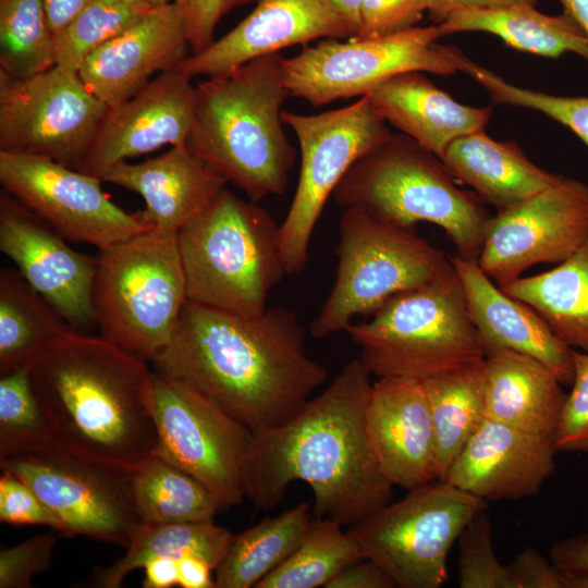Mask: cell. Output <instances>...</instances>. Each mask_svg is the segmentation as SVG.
<instances>
[{
    "instance_id": "obj_1",
    "label": "cell",
    "mask_w": 588,
    "mask_h": 588,
    "mask_svg": "<svg viewBox=\"0 0 588 588\" xmlns=\"http://www.w3.org/2000/svg\"><path fill=\"white\" fill-rule=\"evenodd\" d=\"M208 396L253 432L293 419L328 379L284 307L238 315L186 301L170 343L151 362Z\"/></svg>"
},
{
    "instance_id": "obj_2",
    "label": "cell",
    "mask_w": 588,
    "mask_h": 588,
    "mask_svg": "<svg viewBox=\"0 0 588 588\" xmlns=\"http://www.w3.org/2000/svg\"><path fill=\"white\" fill-rule=\"evenodd\" d=\"M370 376L355 357L293 419L254 432L246 490L256 509H274L297 480L313 490L315 516L342 526L391 502L394 486L380 470L366 428Z\"/></svg>"
},
{
    "instance_id": "obj_3",
    "label": "cell",
    "mask_w": 588,
    "mask_h": 588,
    "mask_svg": "<svg viewBox=\"0 0 588 588\" xmlns=\"http://www.w3.org/2000/svg\"><path fill=\"white\" fill-rule=\"evenodd\" d=\"M146 362L91 333L70 330L52 342L28 371L57 444L128 470L154 455Z\"/></svg>"
},
{
    "instance_id": "obj_4",
    "label": "cell",
    "mask_w": 588,
    "mask_h": 588,
    "mask_svg": "<svg viewBox=\"0 0 588 588\" xmlns=\"http://www.w3.org/2000/svg\"><path fill=\"white\" fill-rule=\"evenodd\" d=\"M283 58L264 56L195 86L186 147L255 201L282 195L296 161L282 120L291 96Z\"/></svg>"
},
{
    "instance_id": "obj_5",
    "label": "cell",
    "mask_w": 588,
    "mask_h": 588,
    "mask_svg": "<svg viewBox=\"0 0 588 588\" xmlns=\"http://www.w3.org/2000/svg\"><path fill=\"white\" fill-rule=\"evenodd\" d=\"M176 236L189 302L259 315L287 274L279 224L255 200H245L226 187Z\"/></svg>"
},
{
    "instance_id": "obj_6",
    "label": "cell",
    "mask_w": 588,
    "mask_h": 588,
    "mask_svg": "<svg viewBox=\"0 0 588 588\" xmlns=\"http://www.w3.org/2000/svg\"><path fill=\"white\" fill-rule=\"evenodd\" d=\"M334 201L360 207L406 228H441L457 255L477 261L489 216L481 200L458 188L442 160L406 134H392L358 159L333 191Z\"/></svg>"
},
{
    "instance_id": "obj_7",
    "label": "cell",
    "mask_w": 588,
    "mask_h": 588,
    "mask_svg": "<svg viewBox=\"0 0 588 588\" xmlns=\"http://www.w3.org/2000/svg\"><path fill=\"white\" fill-rule=\"evenodd\" d=\"M378 378L424 380L486 357L462 281L451 264L436 279L402 292L370 320L345 330Z\"/></svg>"
},
{
    "instance_id": "obj_8",
    "label": "cell",
    "mask_w": 588,
    "mask_h": 588,
    "mask_svg": "<svg viewBox=\"0 0 588 588\" xmlns=\"http://www.w3.org/2000/svg\"><path fill=\"white\" fill-rule=\"evenodd\" d=\"M177 232L149 229L99 249L94 308L101 336L152 362L187 301Z\"/></svg>"
},
{
    "instance_id": "obj_9",
    "label": "cell",
    "mask_w": 588,
    "mask_h": 588,
    "mask_svg": "<svg viewBox=\"0 0 588 588\" xmlns=\"http://www.w3.org/2000/svg\"><path fill=\"white\" fill-rule=\"evenodd\" d=\"M336 256L334 283L310 324L315 339L345 331L354 318L373 314L391 297L429 283L451 266L415 228L355 206L341 215Z\"/></svg>"
},
{
    "instance_id": "obj_10",
    "label": "cell",
    "mask_w": 588,
    "mask_h": 588,
    "mask_svg": "<svg viewBox=\"0 0 588 588\" xmlns=\"http://www.w3.org/2000/svg\"><path fill=\"white\" fill-rule=\"evenodd\" d=\"M487 502L446 480L408 490L395 503L348 527L363 559L381 566L400 588H439L450 549Z\"/></svg>"
},
{
    "instance_id": "obj_11",
    "label": "cell",
    "mask_w": 588,
    "mask_h": 588,
    "mask_svg": "<svg viewBox=\"0 0 588 588\" xmlns=\"http://www.w3.org/2000/svg\"><path fill=\"white\" fill-rule=\"evenodd\" d=\"M0 468L36 493L63 536L126 548L144 523L134 499L133 470L57 443L0 457Z\"/></svg>"
},
{
    "instance_id": "obj_12",
    "label": "cell",
    "mask_w": 588,
    "mask_h": 588,
    "mask_svg": "<svg viewBox=\"0 0 588 588\" xmlns=\"http://www.w3.org/2000/svg\"><path fill=\"white\" fill-rule=\"evenodd\" d=\"M282 120L294 132L301 150L295 194L279 224L283 266L287 274H296L307 266L310 240L327 199L351 167L391 132L366 96L318 114L283 110Z\"/></svg>"
},
{
    "instance_id": "obj_13",
    "label": "cell",
    "mask_w": 588,
    "mask_h": 588,
    "mask_svg": "<svg viewBox=\"0 0 588 588\" xmlns=\"http://www.w3.org/2000/svg\"><path fill=\"white\" fill-rule=\"evenodd\" d=\"M439 25L412 27L376 38H326L283 58L290 95L314 107L366 96L384 81L412 71L451 75L460 71V49L443 46Z\"/></svg>"
},
{
    "instance_id": "obj_14",
    "label": "cell",
    "mask_w": 588,
    "mask_h": 588,
    "mask_svg": "<svg viewBox=\"0 0 588 588\" xmlns=\"http://www.w3.org/2000/svg\"><path fill=\"white\" fill-rule=\"evenodd\" d=\"M155 454L188 473L226 507L247 498L254 432L191 384L154 371Z\"/></svg>"
},
{
    "instance_id": "obj_15",
    "label": "cell",
    "mask_w": 588,
    "mask_h": 588,
    "mask_svg": "<svg viewBox=\"0 0 588 588\" xmlns=\"http://www.w3.org/2000/svg\"><path fill=\"white\" fill-rule=\"evenodd\" d=\"M78 72L59 65L19 78L0 71V151L77 169L107 110Z\"/></svg>"
},
{
    "instance_id": "obj_16",
    "label": "cell",
    "mask_w": 588,
    "mask_h": 588,
    "mask_svg": "<svg viewBox=\"0 0 588 588\" xmlns=\"http://www.w3.org/2000/svg\"><path fill=\"white\" fill-rule=\"evenodd\" d=\"M0 183L68 241L102 249L151 229L112 203L99 177L47 157L0 151Z\"/></svg>"
},
{
    "instance_id": "obj_17",
    "label": "cell",
    "mask_w": 588,
    "mask_h": 588,
    "mask_svg": "<svg viewBox=\"0 0 588 588\" xmlns=\"http://www.w3.org/2000/svg\"><path fill=\"white\" fill-rule=\"evenodd\" d=\"M588 236V185L562 176L490 217L477 264L502 285L537 264H560Z\"/></svg>"
},
{
    "instance_id": "obj_18",
    "label": "cell",
    "mask_w": 588,
    "mask_h": 588,
    "mask_svg": "<svg viewBox=\"0 0 588 588\" xmlns=\"http://www.w3.org/2000/svg\"><path fill=\"white\" fill-rule=\"evenodd\" d=\"M61 234L4 189L0 194V250L61 315L71 330L97 328V257L73 249Z\"/></svg>"
},
{
    "instance_id": "obj_19",
    "label": "cell",
    "mask_w": 588,
    "mask_h": 588,
    "mask_svg": "<svg viewBox=\"0 0 588 588\" xmlns=\"http://www.w3.org/2000/svg\"><path fill=\"white\" fill-rule=\"evenodd\" d=\"M192 78L176 69L166 71L128 99L107 107L76 170L100 179L121 161L166 145L184 146L195 112L196 89Z\"/></svg>"
},
{
    "instance_id": "obj_20",
    "label": "cell",
    "mask_w": 588,
    "mask_h": 588,
    "mask_svg": "<svg viewBox=\"0 0 588 588\" xmlns=\"http://www.w3.org/2000/svg\"><path fill=\"white\" fill-rule=\"evenodd\" d=\"M326 38H352L346 22L326 0H257L234 28L176 70L191 77L222 76L257 58Z\"/></svg>"
},
{
    "instance_id": "obj_21",
    "label": "cell",
    "mask_w": 588,
    "mask_h": 588,
    "mask_svg": "<svg viewBox=\"0 0 588 588\" xmlns=\"http://www.w3.org/2000/svg\"><path fill=\"white\" fill-rule=\"evenodd\" d=\"M191 56L183 17L175 3L155 8L89 54L78 70L103 103L118 105L158 74Z\"/></svg>"
},
{
    "instance_id": "obj_22",
    "label": "cell",
    "mask_w": 588,
    "mask_h": 588,
    "mask_svg": "<svg viewBox=\"0 0 588 588\" xmlns=\"http://www.w3.org/2000/svg\"><path fill=\"white\" fill-rule=\"evenodd\" d=\"M369 442L383 476L407 490L437 480L436 442L422 382L379 378L366 414Z\"/></svg>"
},
{
    "instance_id": "obj_23",
    "label": "cell",
    "mask_w": 588,
    "mask_h": 588,
    "mask_svg": "<svg viewBox=\"0 0 588 588\" xmlns=\"http://www.w3.org/2000/svg\"><path fill=\"white\" fill-rule=\"evenodd\" d=\"M553 438L486 418L444 480L487 500H516L538 492L555 469Z\"/></svg>"
},
{
    "instance_id": "obj_24",
    "label": "cell",
    "mask_w": 588,
    "mask_h": 588,
    "mask_svg": "<svg viewBox=\"0 0 588 588\" xmlns=\"http://www.w3.org/2000/svg\"><path fill=\"white\" fill-rule=\"evenodd\" d=\"M100 180L140 195L146 207L139 217L154 229L172 232L199 216L228 184L186 145L139 163L121 161Z\"/></svg>"
},
{
    "instance_id": "obj_25",
    "label": "cell",
    "mask_w": 588,
    "mask_h": 588,
    "mask_svg": "<svg viewBox=\"0 0 588 588\" xmlns=\"http://www.w3.org/2000/svg\"><path fill=\"white\" fill-rule=\"evenodd\" d=\"M468 311L486 355L509 350L529 355L548 366L564 385L574 378L573 350L564 344L544 320L525 303L495 286L477 261L453 255Z\"/></svg>"
},
{
    "instance_id": "obj_26",
    "label": "cell",
    "mask_w": 588,
    "mask_h": 588,
    "mask_svg": "<svg viewBox=\"0 0 588 588\" xmlns=\"http://www.w3.org/2000/svg\"><path fill=\"white\" fill-rule=\"evenodd\" d=\"M366 97L387 123L439 158L456 138L485 130L492 113L460 103L418 71L395 75Z\"/></svg>"
},
{
    "instance_id": "obj_27",
    "label": "cell",
    "mask_w": 588,
    "mask_h": 588,
    "mask_svg": "<svg viewBox=\"0 0 588 588\" xmlns=\"http://www.w3.org/2000/svg\"><path fill=\"white\" fill-rule=\"evenodd\" d=\"M562 382L540 360L509 350L485 357L486 417L553 438L566 399Z\"/></svg>"
},
{
    "instance_id": "obj_28",
    "label": "cell",
    "mask_w": 588,
    "mask_h": 588,
    "mask_svg": "<svg viewBox=\"0 0 588 588\" xmlns=\"http://www.w3.org/2000/svg\"><path fill=\"white\" fill-rule=\"evenodd\" d=\"M449 172L498 210L558 183L562 175L530 161L514 142H498L483 130L453 140L441 158Z\"/></svg>"
},
{
    "instance_id": "obj_29",
    "label": "cell",
    "mask_w": 588,
    "mask_h": 588,
    "mask_svg": "<svg viewBox=\"0 0 588 588\" xmlns=\"http://www.w3.org/2000/svg\"><path fill=\"white\" fill-rule=\"evenodd\" d=\"M439 28L442 36L461 32L490 33L513 49L544 58L575 52L588 60V37L566 12L547 15L526 4L461 9L450 14Z\"/></svg>"
},
{
    "instance_id": "obj_30",
    "label": "cell",
    "mask_w": 588,
    "mask_h": 588,
    "mask_svg": "<svg viewBox=\"0 0 588 588\" xmlns=\"http://www.w3.org/2000/svg\"><path fill=\"white\" fill-rule=\"evenodd\" d=\"M499 287L530 306L568 347L588 353V236L555 268Z\"/></svg>"
},
{
    "instance_id": "obj_31",
    "label": "cell",
    "mask_w": 588,
    "mask_h": 588,
    "mask_svg": "<svg viewBox=\"0 0 588 588\" xmlns=\"http://www.w3.org/2000/svg\"><path fill=\"white\" fill-rule=\"evenodd\" d=\"M485 358L421 380L436 442L437 479L450 468L486 417Z\"/></svg>"
},
{
    "instance_id": "obj_32",
    "label": "cell",
    "mask_w": 588,
    "mask_h": 588,
    "mask_svg": "<svg viewBox=\"0 0 588 588\" xmlns=\"http://www.w3.org/2000/svg\"><path fill=\"white\" fill-rule=\"evenodd\" d=\"M70 330L17 269H0V376L28 367Z\"/></svg>"
},
{
    "instance_id": "obj_33",
    "label": "cell",
    "mask_w": 588,
    "mask_h": 588,
    "mask_svg": "<svg viewBox=\"0 0 588 588\" xmlns=\"http://www.w3.org/2000/svg\"><path fill=\"white\" fill-rule=\"evenodd\" d=\"M311 519L310 505L302 502L233 534L224 556L215 569L216 588L256 587L294 552Z\"/></svg>"
},
{
    "instance_id": "obj_34",
    "label": "cell",
    "mask_w": 588,
    "mask_h": 588,
    "mask_svg": "<svg viewBox=\"0 0 588 588\" xmlns=\"http://www.w3.org/2000/svg\"><path fill=\"white\" fill-rule=\"evenodd\" d=\"M232 535L213 520L143 523L126 547V553L107 567H96L84 586L119 588L131 572L143 568L151 559L163 556L181 560L193 555L207 561L216 569L228 550Z\"/></svg>"
},
{
    "instance_id": "obj_35",
    "label": "cell",
    "mask_w": 588,
    "mask_h": 588,
    "mask_svg": "<svg viewBox=\"0 0 588 588\" xmlns=\"http://www.w3.org/2000/svg\"><path fill=\"white\" fill-rule=\"evenodd\" d=\"M133 493L144 523L209 522L228 509L204 483L157 454L133 470Z\"/></svg>"
},
{
    "instance_id": "obj_36",
    "label": "cell",
    "mask_w": 588,
    "mask_h": 588,
    "mask_svg": "<svg viewBox=\"0 0 588 588\" xmlns=\"http://www.w3.org/2000/svg\"><path fill=\"white\" fill-rule=\"evenodd\" d=\"M343 527L329 518L313 517L294 552L255 588L324 587L345 566L363 559Z\"/></svg>"
},
{
    "instance_id": "obj_37",
    "label": "cell",
    "mask_w": 588,
    "mask_h": 588,
    "mask_svg": "<svg viewBox=\"0 0 588 588\" xmlns=\"http://www.w3.org/2000/svg\"><path fill=\"white\" fill-rule=\"evenodd\" d=\"M56 65L42 0H0V71L19 78Z\"/></svg>"
},
{
    "instance_id": "obj_38",
    "label": "cell",
    "mask_w": 588,
    "mask_h": 588,
    "mask_svg": "<svg viewBox=\"0 0 588 588\" xmlns=\"http://www.w3.org/2000/svg\"><path fill=\"white\" fill-rule=\"evenodd\" d=\"M152 9L124 0H93L54 37L56 64L78 72L89 54Z\"/></svg>"
},
{
    "instance_id": "obj_39",
    "label": "cell",
    "mask_w": 588,
    "mask_h": 588,
    "mask_svg": "<svg viewBox=\"0 0 588 588\" xmlns=\"http://www.w3.org/2000/svg\"><path fill=\"white\" fill-rule=\"evenodd\" d=\"M28 367L0 376V457L54 444Z\"/></svg>"
},
{
    "instance_id": "obj_40",
    "label": "cell",
    "mask_w": 588,
    "mask_h": 588,
    "mask_svg": "<svg viewBox=\"0 0 588 588\" xmlns=\"http://www.w3.org/2000/svg\"><path fill=\"white\" fill-rule=\"evenodd\" d=\"M460 71L479 83L494 103L535 110L571 128L588 147V97H562L513 85L461 54Z\"/></svg>"
},
{
    "instance_id": "obj_41",
    "label": "cell",
    "mask_w": 588,
    "mask_h": 588,
    "mask_svg": "<svg viewBox=\"0 0 588 588\" xmlns=\"http://www.w3.org/2000/svg\"><path fill=\"white\" fill-rule=\"evenodd\" d=\"M492 524L486 510L477 513L458 537L461 588H511L506 565L493 549Z\"/></svg>"
},
{
    "instance_id": "obj_42",
    "label": "cell",
    "mask_w": 588,
    "mask_h": 588,
    "mask_svg": "<svg viewBox=\"0 0 588 588\" xmlns=\"http://www.w3.org/2000/svg\"><path fill=\"white\" fill-rule=\"evenodd\" d=\"M574 378L553 436L558 452L588 454V353L573 350Z\"/></svg>"
},
{
    "instance_id": "obj_43",
    "label": "cell",
    "mask_w": 588,
    "mask_h": 588,
    "mask_svg": "<svg viewBox=\"0 0 588 588\" xmlns=\"http://www.w3.org/2000/svg\"><path fill=\"white\" fill-rule=\"evenodd\" d=\"M57 538L53 532L30 537L0 550V588H29L52 561Z\"/></svg>"
},
{
    "instance_id": "obj_44",
    "label": "cell",
    "mask_w": 588,
    "mask_h": 588,
    "mask_svg": "<svg viewBox=\"0 0 588 588\" xmlns=\"http://www.w3.org/2000/svg\"><path fill=\"white\" fill-rule=\"evenodd\" d=\"M422 0H360L356 37L376 38L415 27L422 19Z\"/></svg>"
},
{
    "instance_id": "obj_45",
    "label": "cell",
    "mask_w": 588,
    "mask_h": 588,
    "mask_svg": "<svg viewBox=\"0 0 588 588\" xmlns=\"http://www.w3.org/2000/svg\"><path fill=\"white\" fill-rule=\"evenodd\" d=\"M0 522L10 525H39L58 532L56 518L36 493L14 474L1 470Z\"/></svg>"
},
{
    "instance_id": "obj_46",
    "label": "cell",
    "mask_w": 588,
    "mask_h": 588,
    "mask_svg": "<svg viewBox=\"0 0 588 588\" xmlns=\"http://www.w3.org/2000/svg\"><path fill=\"white\" fill-rule=\"evenodd\" d=\"M250 0H176L185 27L191 54H198L210 47L220 19L236 5Z\"/></svg>"
},
{
    "instance_id": "obj_47",
    "label": "cell",
    "mask_w": 588,
    "mask_h": 588,
    "mask_svg": "<svg viewBox=\"0 0 588 588\" xmlns=\"http://www.w3.org/2000/svg\"><path fill=\"white\" fill-rule=\"evenodd\" d=\"M506 567L511 588H565L564 572L534 548L518 553Z\"/></svg>"
},
{
    "instance_id": "obj_48",
    "label": "cell",
    "mask_w": 588,
    "mask_h": 588,
    "mask_svg": "<svg viewBox=\"0 0 588 588\" xmlns=\"http://www.w3.org/2000/svg\"><path fill=\"white\" fill-rule=\"evenodd\" d=\"M391 576L376 562L360 559L341 569L324 588H394Z\"/></svg>"
},
{
    "instance_id": "obj_49",
    "label": "cell",
    "mask_w": 588,
    "mask_h": 588,
    "mask_svg": "<svg viewBox=\"0 0 588 588\" xmlns=\"http://www.w3.org/2000/svg\"><path fill=\"white\" fill-rule=\"evenodd\" d=\"M549 555L552 564L562 571L588 572V532L556 541Z\"/></svg>"
},
{
    "instance_id": "obj_50",
    "label": "cell",
    "mask_w": 588,
    "mask_h": 588,
    "mask_svg": "<svg viewBox=\"0 0 588 588\" xmlns=\"http://www.w3.org/2000/svg\"><path fill=\"white\" fill-rule=\"evenodd\" d=\"M422 4L429 17L439 25L461 9H493L520 4L535 7L537 0H422Z\"/></svg>"
},
{
    "instance_id": "obj_51",
    "label": "cell",
    "mask_w": 588,
    "mask_h": 588,
    "mask_svg": "<svg viewBox=\"0 0 588 588\" xmlns=\"http://www.w3.org/2000/svg\"><path fill=\"white\" fill-rule=\"evenodd\" d=\"M213 567L205 560L188 555L179 560V586L182 588H216Z\"/></svg>"
},
{
    "instance_id": "obj_52",
    "label": "cell",
    "mask_w": 588,
    "mask_h": 588,
    "mask_svg": "<svg viewBox=\"0 0 588 588\" xmlns=\"http://www.w3.org/2000/svg\"><path fill=\"white\" fill-rule=\"evenodd\" d=\"M143 587L171 588L179 586V560L163 556L145 563Z\"/></svg>"
},
{
    "instance_id": "obj_53",
    "label": "cell",
    "mask_w": 588,
    "mask_h": 588,
    "mask_svg": "<svg viewBox=\"0 0 588 588\" xmlns=\"http://www.w3.org/2000/svg\"><path fill=\"white\" fill-rule=\"evenodd\" d=\"M93 0H42L49 27L56 37Z\"/></svg>"
},
{
    "instance_id": "obj_54",
    "label": "cell",
    "mask_w": 588,
    "mask_h": 588,
    "mask_svg": "<svg viewBox=\"0 0 588 588\" xmlns=\"http://www.w3.org/2000/svg\"><path fill=\"white\" fill-rule=\"evenodd\" d=\"M346 22L352 38L356 37L360 27V0H326Z\"/></svg>"
},
{
    "instance_id": "obj_55",
    "label": "cell",
    "mask_w": 588,
    "mask_h": 588,
    "mask_svg": "<svg viewBox=\"0 0 588 588\" xmlns=\"http://www.w3.org/2000/svg\"><path fill=\"white\" fill-rule=\"evenodd\" d=\"M564 12L569 14L588 37V0H561Z\"/></svg>"
},
{
    "instance_id": "obj_56",
    "label": "cell",
    "mask_w": 588,
    "mask_h": 588,
    "mask_svg": "<svg viewBox=\"0 0 588 588\" xmlns=\"http://www.w3.org/2000/svg\"><path fill=\"white\" fill-rule=\"evenodd\" d=\"M124 1H130V2H135V3H143V4L151 5L154 8H158V7L172 4L176 0H124Z\"/></svg>"
}]
</instances>
